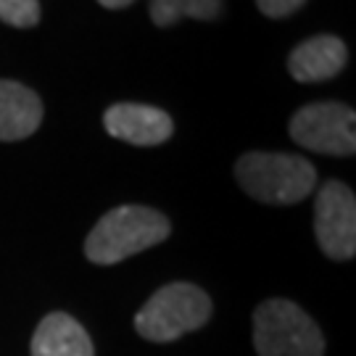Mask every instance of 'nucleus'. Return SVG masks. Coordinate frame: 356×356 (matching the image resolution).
Masks as SVG:
<instances>
[{
	"label": "nucleus",
	"instance_id": "f257e3e1",
	"mask_svg": "<svg viewBox=\"0 0 356 356\" xmlns=\"http://www.w3.org/2000/svg\"><path fill=\"white\" fill-rule=\"evenodd\" d=\"M172 225L151 206L124 204L98 219L85 241V256L92 264H119L129 256L153 248L169 238Z\"/></svg>",
	"mask_w": 356,
	"mask_h": 356
},
{
	"label": "nucleus",
	"instance_id": "f03ea898",
	"mask_svg": "<svg viewBox=\"0 0 356 356\" xmlns=\"http://www.w3.org/2000/svg\"><path fill=\"white\" fill-rule=\"evenodd\" d=\"M235 179L254 201L293 206L317 188V169L301 156L251 151L235 161Z\"/></svg>",
	"mask_w": 356,
	"mask_h": 356
},
{
	"label": "nucleus",
	"instance_id": "7ed1b4c3",
	"mask_svg": "<svg viewBox=\"0 0 356 356\" xmlns=\"http://www.w3.org/2000/svg\"><path fill=\"white\" fill-rule=\"evenodd\" d=\"M254 348L259 356H325V335L298 304L269 298L254 312Z\"/></svg>",
	"mask_w": 356,
	"mask_h": 356
},
{
	"label": "nucleus",
	"instance_id": "20e7f679",
	"mask_svg": "<svg viewBox=\"0 0 356 356\" xmlns=\"http://www.w3.org/2000/svg\"><path fill=\"white\" fill-rule=\"evenodd\" d=\"M209 317H211V298L198 285L172 282L145 301L135 317V330L145 341L169 343L182 338L185 332L204 327Z\"/></svg>",
	"mask_w": 356,
	"mask_h": 356
},
{
	"label": "nucleus",
	"instance_id": "39448f33",
	"mask_svg": "<svg viewBox=\"0 0 356 356\" xmlns=\"http://www.w3.org/2000/svg\"><path fill=\"white\" fill-rule=\"evenodd\" d=\"M288 132L306 151L327 156L356 153V114L346 103H309L293 114Z\"/></svg>",
	"mask_w": 356,
	"mask_h": 356
},
{
	"label": "nucleus",
	"instance_id": "423d86ee",
	"mask_svg": "<svg viewBox=\"0 0 356 356\" xmlns=\"http://www.w3.org/2000/svg\"><path fill=\"white\" fill-rule=\"evenodd\" d=\"M314 235L322 254L335 261H348L356 254V198L354 191L327 179L314 204Z\"/></svg>",
	"mask_w": 356,
	"mask_h": 356
},
{
	"label": "nucleus",
	"instance_id": "0eeeda50",
	"mask_svg": "<svg viewBox=\"0 0 356 356\" xmlns=\"http://www.w3.org/2000/svg\"><path fill=\"white\" fill-rule=\"evenodd\" d=\"M103 124L111 138L129 145H140V148L161 145L175 132L172 116L145 103H114L103 114Z\"/></svg>",
	"mask_w": 356,
	"mask_h": 356
},
{
	"label": "nucleus",
	"instance_id": "6e6552de",
	"mask_svg": "<svg viewBox=\"0 0 356 356\" xmlns=\"http://www.w3.org/2000/svg\"><path fill=\"white\" fill-rule=\"evenodd\" d=\"M348 51L335 35H314L296 45L288 56V72L296 82H325L346 69Z\"/></svg>",
	"mask_w": 356,
	"mask_h": 356
},
{
	"label": "nucleus",
	"instance_id": "1a4fd4ad",
	"mask_svg": "<svg viewBox=\"0 0 356 356\" xmlns=\"http://www.w3.org/2000/svg\"><path fill=\"white\" fill-rule=\"evenodd\" d=\"M42 124V101L22 82L0 79V140L16 143L35 135Z\"/></svg>",
	"mask_w": 356,
	"mask_h": 356
},
{
	"label": "nucleus",
	"instance_id": "9d476101",
	"mask_svg": "<svg viewBox=\"0 0 356 356\" xmlns=\"http://www.w3.org/2000/svg\"><path fill=\"white\" fill-rule=\"evenodd\" d=\"M32 356H95L85 327L64 312H51L32 338Z\"/></svg>",
	"mask_w": 356,
	"mask_h": 356
},
{
	"label": "nucleus",
	"instance_id": "9b49d317",
	"mask_svg": "<svg viewBox=\"0 0 356 356\" xmlns=\"http://www.w3.org/2000/svg\"><path fill=\"white\" fill-rule=\"evenodd\" d=\"M222 16V0H151V22L156 26H172L179 19L216 22Z\"/></svg>",
	"mask_w": 356,
	"mask_h": 356
},
{
	"label": "nucleus",
	"instance_id": "f8f14e48",
	"mask_svg": "<svg viewBox=\"0 0 356 356\" xmlns=\"http://www.w3.org/2000/svg\"><path fill=\"white\" fill-rule=\"evenodd\" d=\"M40 0H0V22L29 29L40 22Z\"/></svg>",
	"mask_w": 356,
	"mask_h": 356
},
{
	"label": "nucleus",
	"instance_id": "ddd939ff",
	"mask_svg": "<svg viewBox=\"0 0 356 356\" xmlns=\"http://www.w3.org/2000/svg\"><path fill=\"white\" fill-rule=\"evenodd\" d=\"M306 0H256V8L267 19H288L304 6Z\"/></svg>",
	"mask_w": 356,
	"mask_h": 356
},
{
	"label": "nucleus",
	"instance_id": "4468645a",
	"mask_svg": "<svg viewBox=\"0 0 356 356\" xmlns=\"http://www.w3.org/2000/svg\"><path fill=\"white\" fill-rule=\"evenodd\" d=\"M103 8H127L129 3H135V0H98Z\"/></svg>",
	"mask_w": 356,
	"mask_h": 356
}]
</instances>
